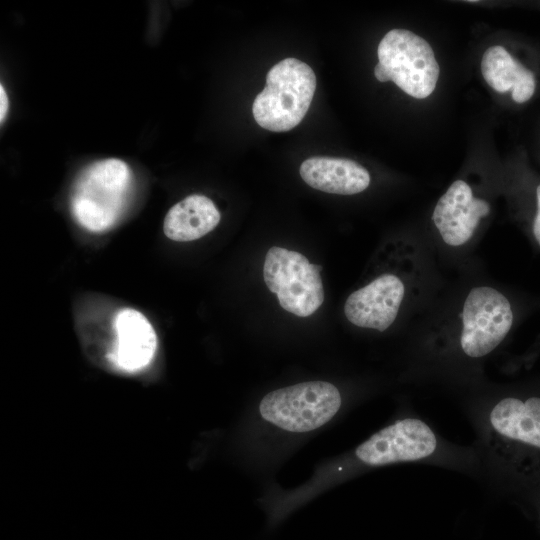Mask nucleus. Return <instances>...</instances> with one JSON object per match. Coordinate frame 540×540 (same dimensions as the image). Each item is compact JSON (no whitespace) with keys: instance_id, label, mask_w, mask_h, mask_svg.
<instances>
[{"instance_id":"20e7f679","label":"nucleus","mask_w":540,"mask_h":540,"mask_svg":"<svg viewBox=\"0 0 540 540\" xmlns=\"http://www.w3.org/2000/svg\"><path fill=\"white\" fill-rule=\"evenodd\" d=\"M341 394L326 381H308L266 394L259 405L261 417L290 432H308L328 423L341 407Z\"/></svg>"},{"instance_id":"6e6552de","label":"nucleus","mask_w":540,"mask_h":540,"mask_svg":"<svg viewBox=\"0 0 540 540\" xmlns=\"http://www.w3.org/2000/svg\"><path fill=\"white\" fill-rule=\"evenodd\" d=\"M485 432L492 452L507 444L540 449V398L500 399L486 415Z\"/></svg>"},{"instance_id":"ddd939ff","label":"nucleus","mask_w":540,"mask_h":540,"mask_svg":"<svg viewBox=\"0 0 540 540\" xmlns=\"http://www.w3.org/2000/svg\"><path fill=\"white\" fill-rule=\"evenodd\" d=\"M481 72L487 84L495 91H511L516 103H525L534 95L536 81L533 72L500 45L491 46L484 52Z\"/></svg>"},{"instance_id":"7ed1b4c3","label":"nucleus","mask_w":540,"mask_h":540,"mask_svg":"<svg viewBox=\"0 0 540 540\" xmlns=\"http://www.w3.org/2000/svg\"><path fill=\"white\" fill-rule=\"evenodd\" d=\"M377 55L374 75L378 81H393L416 99L432 94L440 70L425 39L405 29H392L380 41Z\"/></svg>"},{"instance_id":"1a4fd4ad","label":"nucleus","mask_w":540,"mask_h":540,"mask_svg":"<svg viewBox=\"0 0 540 540\" xmlns=\"http://www.w3.org/2000/svg\"><path fill=\"white\" fill-rule=\"evenodd\" d=\"M405 290L398 276L383 274L348 296L345 316L357 327L385 331L397 318Z\"/></svg>"},{"instance_id":"39448f33","label":"nucleus","mask_w":540,"mask_h":540,"mask_svg":"<svg viewBox=\"0 0 540 540\" xmlns=\"http://www.w3.org/2000/svg\"><path fill=\"white\" fill-rule=\"evenodd\" d=\"M322 266L301 253L273 246L266 253L263 278L280 306L299 317L313 314L324 301Z\"/></svg>"},{"instance_id":"0eeeda50","label":"nucleus","mask_w":540,"mask_h":540,"mask_svg":"<svg viewBox=\"0 0 540 540\" xmlns=\"http://www.w3.org/2000/svg\"><path fill=\"white\" fill-rule=\"evenodd\" d=\"M438 449L432 428L418 418H403L384 427L361 443L354 452L367 466L420 461Z\"/></svg>"},{"instance_id":"4468645a","label":"nucleus","mask_w":540,"mask_h":540,"mask_svg":"<svg viewBox=\"0 0 540 540\" xmlns=\"http://www.w3.org/2000/svg\"><path fill=\"white\" fill-rule=\"evenodd\" d=\"M220 218L210 198L194 194L169 209L164 218L163 231L173 241H193L212 231Z\"/></svg>"},{"instance_id":"9d476101","label":"nucleus","mask_w":540,"mask_h":540,"mask_svg":"<svg viewBox=\"0 0 540 540\" xmlns=\"http://www.w3.org/2000/svg\"><path fill=\"white\" fill-rule=\"evenodd\" d=\"M489 212L487 201L475 197L465 181L456 180L438 200L432 220L444 243L458 247L471 240Z\"/></svg>"},{"instance_id":"f03ea898","label":"nucleus","mask_w":540,"mask_h":540,"mask_svg":"<svg viewBox=\"0 0 540 540\" xmlns=\"http://www.w3.org/2000/svg\"><path fill=\"white\" fill-rule=\"evenodd\" d=\"M316 89L312 68L296 58L274 65L264 89L255 97L252 112L257 124L269 131H289L306 115Z\"/></svg>"},{"instance_id":"dca6fc26","label":"nucleus","mask_w":540,"mask_h":540,"mask_svg":"<svg viewBox=\"0 0 540 540\" xmlns=\"http://www.w3.org/2000/svg\"><path fill=\"white\" fill-rule=\"evenodd\" d=\"M9 107V101L3 85H0V121H4Z\"/></svg>"},{"instance_id":"423d86ee","label":"nucleus","mask_w":540,"mask_h":540,"mask_svg":"<svg viewBox=\"0 0 540 540\" xmlns=\"http://www.w3.org/2000/svg\"><path fill=\"white\" fill-rule=\"evenodd\" d=\"M513 324L508 298L491 286L473 287L465 298L459 346L467 357L478 359L494 351Z\"/></svg>"},{"instance_id":"9b49d317","label":"nucleus","mask_w":540,"mask_h":540,"mask_svg":"<svg viewBox=\"0 0 540 540\" xmlns=\"http://www.w3.org/2000/svg\"><path fill=\"white\" fill-rule=\"evenodd\" d=\"M116 342L109 355L119 370L137 373L150 365L155 357L158 341L147 318L131 308L120 310L114 320Z\"/></svg>"},{"instance_id":"2eb2a0df","label":"nucleus","mask_w":540,"mask_h":540,"mask_svg":"<svg viewBox=\"0 0 540 540\" xmlns=\"http://www.w3.org/2000/svg\"><path fill=\"white\" fill-rule=\"evenodd\" d=\"M536 197H537V212H536V216L533 222V234L536 241L540 245V184L538 185L536 189Z\"/></svg>"},{"instance_id":"f257e3e1","label":"nucleus","mask_w":540,"mask_h":540,"mask_svg":"<svg viewBox=\"0 0 540 540\" xmlns=\"http://www.w3.org/2000/svg\"><path fill=\"white\" fill-rule=\"evenodd\" d=\"M131 188L132 173L124 161L108 158L92 163L73 186L74 218L92 232L110 229L123 214Z\"/></svg>"},{"instance_id":"f8f14e48","label":"nucleus","mask_w":540,"mask_h":540,"mask_svg":"<svg viewBox=\"0 0 540 540\" xmlns=\"http://www.w3.org/2000/svg\"><path fill=\"white\" fill-rule=\"evenodd\" d=\"M300 175L312 188L331 194H357L370 184L368 171L359 163L344 158H308L300 165Z\"/></svg>"}]
</instances>
